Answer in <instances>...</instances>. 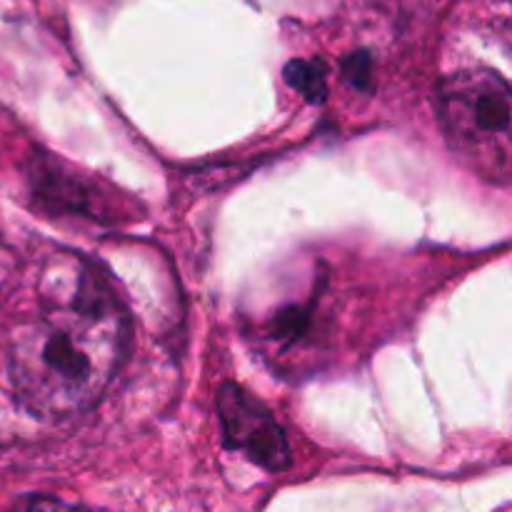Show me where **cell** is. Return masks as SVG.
<instances>
[{
	"mask_svg": "<svg viewBox=\"0 0 512 512\" xmlns=\"http://www.w3.org/2000/svg\"><path fill=\"white\" fill-rule=\"evenodd\" d=\"M128 343L123 315L108 298L53 305L18 330L10 373L20 400L43 418L88 413L113 383Z\"/></svg>",
	"mask_w": 512,
	"mask_h": 512,
	"instance_id": "6da1fadb",
	"label": "cell"
},
{
	"mask_svg": "<svg viewBox=\"0 0 512 512\" xmlns=\"http://www.w3.org/2000/svg\"><path fill=\"white\" fill-rule=\"evenodd\" d=\"M440 120L455 153L493 183L512 175V93L495 70H463L440 88Z\"/></svg>",
	"mask_w": 512,
	"mask_h": 512,
	"instance_id": "7a4b0ae2",
	"label": "cell"
},
{
	"mask_svg": "<svg viewBox=\"0 0 512 512\" xmlns=\"http://www.w3.org/2000/svg\"><path fill=\"white\" fill-rule=\"evenodd\" d=\"M218 413L225 430V443L243 450L265 470L290 468V448L285 433L273 415L238 385L228 383L218 390Z\"/></svg>",
	"mask_w": 512,
	"mask_h": 512,
	"instance_id": "3957f363",
	"label": "cell"
},
{
	"mask_svg": "<svg viewBox=\"0 0 512 512\" xmlns=\"http://www.w3.org/2000/svg\"><path fill=\"white\" fill-rule=\"evenodd\" d=\"M285 80L290 88L298 90L305 95L308 103L320 105L328 95V83H325V68L318 60H293L285 68Z\"/></svg>",
	"mask_w": 512,
	"mask_h": 512,
	"instance_id": "277c9868",
	"label": "cell"
},
{
	"mask_svg": "<svg viewBox=\"0 0 512 512\" xmlns=\"http://www.w3.org/2000/svg\"><path fill=\"white\" fill-rule=\"evenodd\" d=\"M345 75L353 80L358 88H370V58L368 53H355L345 60Z\"/></svg>",
	"mask_w": 512,
	"mask_h": 512,
	"instance_id": "5b68a950",
	"label": "cell"
}]
</instances>
